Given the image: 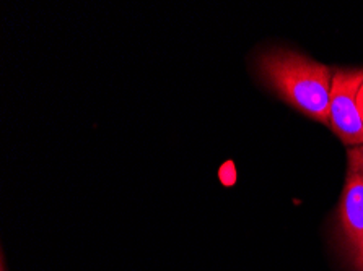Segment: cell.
Masks as SVG:
<instances>
[{
	"mask_svg": "<svg viewBox=\"0 0 363 271\" xmlns=\"http://www.w3.org/2000/svg\"><path fill=\"white\" fill-rule=\"evenodd\" d=\"M347 173L355 174L363 184V145L347 149Z\"/></svg>",
	"mask_w": 363,
	"mask_h": 271,
	"instance_id": "4",
	"label": "cell"
},
{
	"mask_svg": "<svg viewBox=\"0 0 363 271\" xmlns=\"http://www.w3.org/2000/svg\"><path fill=\"white\" fill-rule=\"evenodd\" d=\"M363 83V69H335L329 98V129L345 146L363 145V120L357 98Z\"/></svg>",
	"mask_w": 363,
	"mask_h": 271,
	"instance_id": "2",
	"label": "cell"
},
{
	"mask_svg": "<svg viewBox=\"0 0 363 271\" xmlns=\"http://www.w3.org/2000/svg\"><path fill=\"white\" fill-rule=\"evenodd\" d=\"M357 106H359L360 110V115H362V120H363V83L360 86V91H359V98H357Z\"/></svg>",
	"mask_w": 363,
	"mask_h": 271,
	"instance_id": "5",
	"label": "cell"
},
{
	"mask_svg": "<svg viewBox=\"0 0 363 271\" xmlns=\"http://www.w3.org/2000/svg\"><path fill=\"white\" fill-rule=\"evenodd\" d=\"M334 70L287 47H269L256 57V71L274 95L306 117L329 125Z\"/></svg>",
	"mask_w": 363,
	"mask_h": 271,
	"instance_id": "1",
	"label": "cell"
},
{
	"mask_svg": "<svg viewBox=\"0 0 363 271\" xmlns=\"http://www.w3.org/2000/svg\"><path fill=\"white\" fill-rule=\"evenodd\" d=\"M335 241L344 263L352 271H363V184L347 173L335 213Z\"/></svg>",
	"mask_w": 363,
	"mask_h": 271,
	"instance_id": "3",
	"label": "cell"
}]
</instances>
